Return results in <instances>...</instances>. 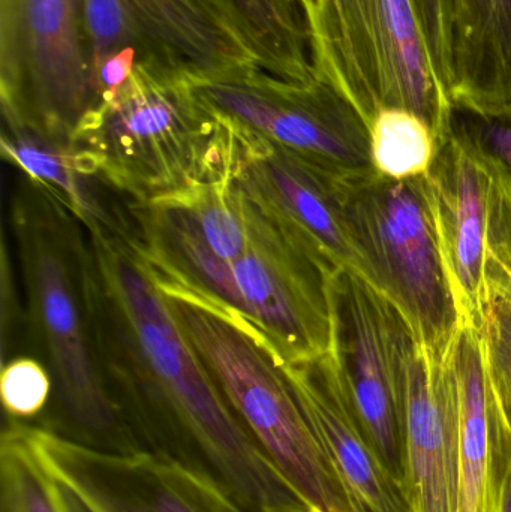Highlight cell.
Here are the masks:
<instances>
[{"label":"cell","mask_w":511,"mask_h":512,"mask_svg":"<svg viewBox=\"0 0 511 512\" xmlns=\"http://www.w3.org/2000/svg\"><path fill=\"white\" fill-rule=\"evenodd\" d=\"M425 177L461 319L480 331L489 258L511 271L510 171L453 126Z\"/></svg>","instance_id":"obj_12"},{"label":"cell","mask_w":511,"mask_h":512,"mask_svg":"<svg viewBox=\"0 0 511 512\" xmlns=\"http://www.w3.org/2000/svg\"><path fill=\"white\" fill-rule=\"evenodd\" d=\"M89 240L99 364L143 451L197 475L242 512H312L237 420L129 240Z\"/></svg>","instance_id":"obj_1"},{"label":"cell","mask_w":511,"mask_h":512,"mask_svg":"<svg viewBox=\"0 0 511 512\" xmlns=\"http://www.w3.org/2000/svg\"><path fill=\"white\" fill-rule=\"evenodd\" d=\"M75 143L95 156L117 194L149 204L227 179L234 131L198 98L188 78L137 62Z\"/></svg>","instance_id":"obj_5"},{"label":"cell","mask_w":511,"mask_h":512,"mask_svg":"<svg viewBox=\"0 0 511 512\" xmlns=\"http://www.w3.org/2000/svg\"><path fill=\"white\" fill-rule=\"evenodd\" d=\"M3 126L75 143L98 108L81 0H0Z\"/></svg>","instance_id":"obj_9"},{"label":"cell","mask_w":511,"mask_h":512,"mask_svg":"<svg viewBox=\"0 0 511 512\" xmlns=\"http://www.w3.org/2000/svg\"><path fill=\"white\" fill-rule=\"evenodd\" d=\"M417 21L455 110L488 116L511 104V0H428Z\"/></svg>","instance_id":"obj_14"},{"label":"cell","mask_w":511,"mask_h":512,"mask_svg":"<svg viewBox=\"0 0 511 512\" xmlns=\"http://www.w3.org/2000/svg\"><path fill=\"white\" fill-rule=\"evenodd\" d=\"M344 215L360 276L402 313L429 357L449 360L462 319L426 177L345 179Z\"/></svg>","instance_id":"obj_7"},{"label":"cell","mask_w":511,"mask_h":512,"mask_svg":"<svg viewBox=\"0 0 511 512\" xmlns=\"http://www.w3.org/2000/svg\"><path fill=\"white\" fill-rule=\"evenodd\" d=\"M0 393L6 417L33 423L50 405L53 378L35 358H12L3 364Z\"/></svg>","instance_id":"obj_23"},{"label":"cell","mask_w":511,"mask_h":512,"mask_svg":"<svg viewBox=\"0 0 511 512\" xmlns=\"http://www.w3.org/2000/svg\"><path fill=\"white\" fill-rule=\"evenodd\" d=\"M60 492H62L63 499V507H65V512H90L84 507L83 502L71 492V490L66 489L65 486L60 484Z\"/></svg>","instance_id":"obj_26"},{"label":"cell","mask_w":511,"mask_h":512,"mask_svg":"<svg viewBox=\"0 0 511 512\" xmlns=\"http://www.w3.org/2000/svg\"><path fill=\"white\" fill-rule=\"evenodd\" d=\"M51 474L90 512H242L215 487L147 451L104 453L26 421Z\"/></svg>","instance_id":"obj_13"},{"label":"cell","mask_w":511,"mask_h":512,"mask_svg":"<svg viewBox=\"0 0 511 512\" xmlns=\"http://www.w3.org/2000/svg\"><path fill=\"white\" fill-rule=\"evenodd\" d=\"M459 403V512H498L511 435L492 390L482 336L462 321L452 349Z\"/></svg>","instance_id":"obj_17"},{"label":"cell","mask_w":511,"mask_h":512,"mask_svg":"<svg viewBox=\"0 0 511 512\" xmlns=\"http://www.w3.org/2000/svg\"><path fill=\"white\" fill-rule=\"evenodd\" d=\"M0 512H65L60 483L36 451L26 421L9 417L0 439Z\"/></svg>","instance_id":"obj_20"},{"label":"cell","mask_w":511,"mask_h":512,"mask_svg":"<svg viewBox=\"0 0 511 512\" xmlns=\"http://www.w3.org/2000/svg\"><path fill=\"white\" fill-rule=\"evenodd\" d=\"M81 12L96 96L105 60L125 48L191 83L248 72L291 83L231 0H81Z\"/></svg>","instance_id":"obj_8"},{"label":"cell","mask_w":511,"mask_h":512,"mask_svg":"<svg viewBox=\"0 0 511 512\" xmlns=\"http://www.w3.org/2000/svg\"><path fill=\"white\" fill-rule=\"evenodd\" d=\"M453 126L500 159L511 174V104L488 116L455 110Z\"/></svg>","instance_id":"obj_24"},{"label":"cell","mask_w":511,"mask_h":512,"mask_svg":"<svg viewBox=\"0 0 511 512\" xmlns=\"http://www.w3.org/2000/svg\"><path fill=\"white\" fill-rule=\"evenodd\" d=\"M480 336L492 390L511 435V271L495 258L486 265Z\"/></svg>","instance_id":"obj_22"},{"label":"cell","mask_w":511,"mask_h":512,"mask_svg":"<svg viewBox=\"0 0 511 512\" xmlns=\"http://www.w3.org/2000/svg\"><path fill=\"white\" fill-rule=\"evenodd\" d=\"M375 173L395 180L416 179L431 170L438 141L431 126L408 110L383 108L371 125Z\"/></svg>","instance_id":"obj_21"},{"label":"cell","mask_w":511,"mask_h":512,"mask_svg":"<svg viewBox=\"0 0 511 512\" xmlns=\"http://www.w3.org/2000/svg\"><path fill=\"white\" fill-rule=\"evenodd\" d=\"M11 227L30 328L53 378L50 405L33 424L104 453L143 451L114 403L99 364L86 227L26 177L12 197Z\"/></svg>","instance_id":"obj_3"},{"label":"cell","mask_w":511,"mask_h":512,"mask_svg":"<svg viewBox=\"0 0 511 512\" xmlns=\"http://www.w3.org/2000/svg\"><path fill=\"white\" fill-rule=\"evenodd\" d=\"M230 125L234 131L231 177L330 264L360 273L359 256L345 224L347 177Z\"/></svg>","instance_id":"obj_15"},{"label":"cell","mask_w":511,"mask_h":512,"mask_svg":"<svg viewBox=\"0 0 511 512\" xmlns=\"http://www.w3.org/2000/svg\"><path fill=\"white\" fill-rule=\"evenodd\" d=\"M126 210V239L156 280L242 319L285 364L329 354L338 268L233 177Z\"/></svg>","instance_id":"obj_2"},{"label":"cell","mask_w":511,"mask_h":512,"mask_svg":"<svg viewBox=\"0 0 511 512\" xmlns=\"http://www.w3.org/2000/svg\"><path fill=\"white\" fill-rule=\"evenodd\" d=\"M156 283L225 402L297 495L314 512H363L306 415L281 355L227 310Z\"/></svg>","instance_id":"obj_4"},{"label":"cell","mask_w":511,"mask_h":512,"mask_svg":"<svg viewBox=\"0 0 511 512\" xmlns=\"http://www.w3.org/2000/svg\"><path fill=\"white\" fill-rule=\"evenodd\" d=\"M300 403L363 512H413L369 444L329 354L285 364Z\"/></svg>","instance_id":"obj_18"},{"label":"cell","mask_w":511,"mask_h":512,"mask_svg":"<svg viewBox=\"0 0 511 512\" xmlns=\"http://www.w3.org/2000/svg\"><path fill=\"white\" fill-rule=\"evenodd\" d=\"M413 512H459V403L452 354L429 357L417 342L407 355V483Z\"/></svg>","instance_id":"obj_16"},{"label":"cell","mask_w":511,"mask_h":512,"mask_svg":"<svg viewBox=\"0 0 511 512\" xmlns=\"http://www.w3.org/2000/svg\"><path fill=\"white\" fill-rule=\"evenodd\" d=\"M318 80L341 93L369 128L378 111L422 117L438 141L455 107L435 75L411 0H296Z\"/></svg>","instance_id":"obj_6"},{"label":"cell","mask_w":511,"mask_h":512,"mask_svg":"<svg viewBox=\"0 0 511 512\" xmlns=\"http://www.w3.org/2000/svg\"><path fill=\"white\" fill-rule=\"evenodd\" d=\"M330 315V357L345 396L378 459L405 492L407 355L416 336L402 313L350 268H338L330 279Z\"/></svg>","instance_id":"obj_10"},{"label":"cell","mask_w":511,"mask_h":512,"mask_svg":"<svg viewBox=\"0 0 511 512\" xmlns=\"http://www.w3.org/2000/svg\"><path fill=\"white\" fill-rule=\"evenodd\" d=\"M2 156L27 180L65 206L89 233L128 236V212L117 209L95 156L77 143L45 137L29 129L3 126ZM116 192V191H114Z\"/></svg>","instance_id":"obj_19"},{"label":"cell","mask_w":511,"mask_h":512,"mask_svg":"<svg viewBox=\"0 0 511 512\" xmlns=\"http://www.w3.org/2000/svg\"><path fill=\"white\" fill-rule=\"evenodd\" d=\"M498 512H511V466L503 484Z\"/></svg>","instance_id":"obj_27"},{"label":"cell","mask_w":511,"mask_h":512,"mask_svg":"<svg viewBox=\"0 0 511 512\" xmlns=\"http://www.w3.org/2000/svg\"><path fill=\"white\" fill-rule=\"evenodd\" d=\"M198 98L237 128L347 179L374 174L371 129L332 86L248 72L192 83Z\"/></svg>","instance_id":"obj_11"},{"label":"cell","mask_w":511,"mask_h":512,"mask_svg":"<svg viewBox=\"0 0 511 512\" xmlns=\"http://www.w3.org/2000/svg\"><path fill=\"white\" fill-rule=\"evenodd\" d=\"M135 63H137L135 48H125L105 60L98 75V108L108 95L116 92L129 80L134 72Z\"/></svg>","instance_id":"obj_25"}]
</instances>
